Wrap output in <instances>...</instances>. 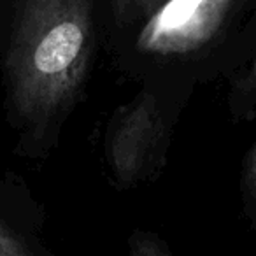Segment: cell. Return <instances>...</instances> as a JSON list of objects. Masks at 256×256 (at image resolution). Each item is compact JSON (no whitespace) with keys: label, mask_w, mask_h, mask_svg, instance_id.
Masks as SVG:
<instances>
[{"label":"cell","mask_w":256,"mask_h":256,"mask_svg":"<svg viewBox=\"0 0 256 256\" xmlns=\"http://www.w3.org/2000/svg\"><path fill=\"white\" fill-rule=\"evenodd\" d=\"M93 50V0H22L6 74L26 123L56 116L79 92Z\"/></svg>","instance_id":"cell-1"},{"label":"cell","mask_w":256,"mask_h":256,"mask_svg":"<svg viewBox=\"0 0 256 256\" xmlns=\"http://www.w3.org/2000/svg\"><path fill=\"white\" fill-rule=\"evenodd\" d=\"M234 0H165L148 18L137 48L153 54H184L206 46L221 28Z\"/></svg>","instance_id":"cell-2"},{"label":"cell","mask_w":256,"mask_h":256,"mask_svg":"<svg viewBox=\"0 0 256 256\" xmlns=\"http://www.w3.org/2000/svg\"><path fill=\"white\" fill-rule=\"evenodd\" d=\"M164 120L150 93L123 106L112 118L107 134V160L121 184H132L146 172L160 148Z\"/></svg>","instance_id":"cell-3"},{"label":"cell","mask_w":256,"mask_h":256,"mask_svg":"<svg viewBox=\"0 0 256 256\" xmlns=\"http://www.w3.org/2000/svg\"><path fill=\"white\" fill-rule=\"evenodd\" d=\"M165 0H112L116 16L123 22L136 18H150Z\"/></svg>","instance_id":"cell-4"},{"label":"cell","mask_w":256,"mask_h":256,"mask_svg":"<svg viewBox=\"0 0 256 256\" xmlns=\"http://www.w3.org/2000/svg\"><path fill=\"white\" fill-rule=\"evenodd\" d=\"M0 256H39L14 230L0 220Z\"/></svg>","instance_id":"cell-5"},{"label":"cell","mask_w":256,"mask_h":256,"mask_svg":"<svg viewBox=\"0 0 256 256\" xmlns=\"http://www.w3.org/2000/svg\"><path fill=\"white\" fill-rule=\"evenodd\" d=\"M132 256H172L158 237L151 234H136L130 242Z\"/></svg>","instance_id":"cell-6"},{"label":"cell","mask_w":256,"mask_h":256,"mask_svg":"<svg viewBox=\"0 0 256 256\" xmlns=\"http://www.w3.org/2000/svg\"><path fill=\"white\" fill-rule=\"evenodd\" d=\"M237 92L240 93V98L246 102H252L256 100V53L252 58L251 65H249L248 72L240 78L237 84Z\"/></svg>","instance_id":"cell-7"},{"label":"cell","mask_w":256,"mask_h":256,"mask_svg":"<svg viewBox=\"0 0 256 256\" xmlns=\"http://www.w3.org/2000/svg\"><path fill=\"white\" fill-rule=\"evenodd\" d=\"M246 188L252 202L256 204V144L249 151L248 160H246Z\"/></svg>","instance_id":"cell-8"}]
</instances>
